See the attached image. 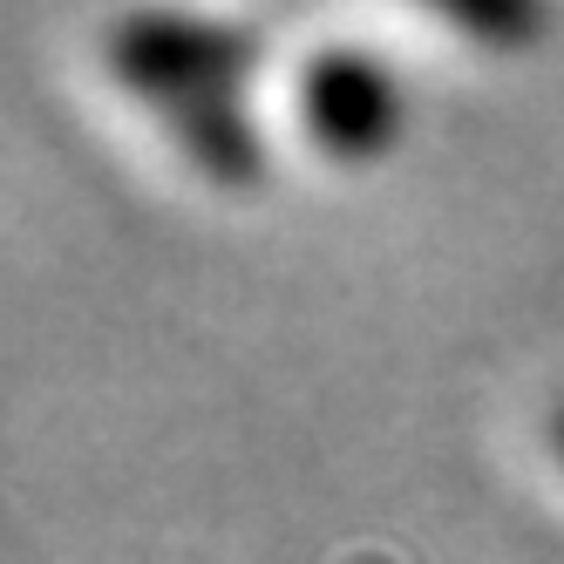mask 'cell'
I'll return each instance as SVG.
<instances>
[{
    "label": "cell",
    "mask_w": 564,
    "mask_h": 564,
    "mask_svg": "<svg viewBox=\"0 0 564 564\" xmlns=\"http://www.w3.org/2000/svg\"><path fill=\"white\" fill-rule=\"evenodd\" d=\"M102 62L156 123L184 164L218 191H252L265 177V143L246 109V75L259 62V28L231 14H123L102 28Z\"/></svg>",
    "instance_id": "obj_1"
},
{
    "label": "cell",
    "mask_w": 564,
    "mask_h": 564,
    "mask_svg": "<svg viewBox=\"0 0 564 564\" xmlns=\"http://www.w3.org/2000/svg\"><path fill=\"white\" fill-rule=\"evenodd\" d=\"M551 449H557V463H564V401H557V415H551Z\"/></svg>",
    "instance_id": "obj_4"
},
{
    "label": "cell",
    "mask_w": 564,
    "mask_h": 564,
    "mask_svg": "<svg viewBox=\"0 0 564 564\" xmlns=\"http://www.w3.org/2000/svg\"><path fill=\"white\" fill-rule=\"evenodd\" d=\"M442 21L456 34H469V42H490V48H523L531 34L551 28L538 8H510V0H497V8H442Z\"/></svg>",
    "instance_id": "obj_3"
},
{
    "label": "cell",
    "mask_w": 564,
    "mask_h": 564,
    "mask_svg": "<svg viewBox=\"0 0 564 564\" xmlns=\"http://www.w3.org/2000/svg\"><path fill=\"white\" fill-rule=\"evenodd\" d=\"M293 116L306 143L327 156V164H381V156L409 137V96H401V75L368 55V48H313V62L293 83Z\"/></svg>",
    "instance_id": "obj_2"
}]
</instances>
